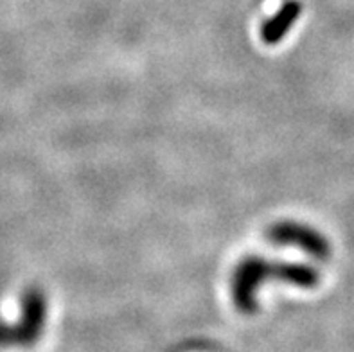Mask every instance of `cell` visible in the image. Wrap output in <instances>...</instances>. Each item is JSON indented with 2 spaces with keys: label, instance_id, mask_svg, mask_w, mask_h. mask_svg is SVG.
Returning <instances> with one entry per match:
<instances>
[{
  "label": "cell",
  "instance_id": "cell-1",
  "mask_svg": "<svg viewBox=\"0 0 354 352\" xmlns=\"http://www.w3.org/2000/svg\"><path fill=\"white\" fill-rule=\"evenodd\" d=\"M22 322L15 327L0 322V345H31L40 336L45 322V302L41 295L31 293L26 299Z\"/></svg>",
  "mask_w": 354,
  "mask_h": 352
},
{
  "label": "cell",
  "instance_id": "cell-2",
  "mask_svg": "<svg viewBox=\"0 0 354 352\" xmlns=\"http://www.w3.org/2000/svg\"><path fill=\"white\" fill-rule=\"evenodd\" d=\"M270 237L279 243H293L315 257H328L331 252L329 241L326 237L302 225H279L272 230Z\"/></svg>",
  "mask_w": 354,
  "mask_h": 352
}]
</instances>
